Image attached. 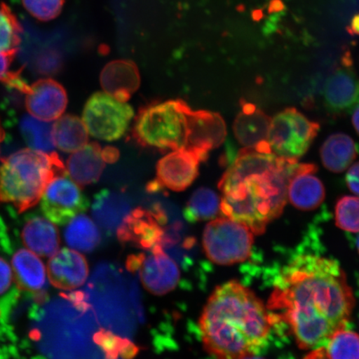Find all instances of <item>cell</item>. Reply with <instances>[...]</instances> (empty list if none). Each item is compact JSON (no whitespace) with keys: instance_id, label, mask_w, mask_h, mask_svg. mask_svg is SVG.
Returning a JSON list of instances; mask_svg holds the SVG:
<instances>
[{"instance_id":"cell-27","label":"cell","mask_w":359,"mask_h":359,"mask_svg":"<svg viewBox=\"0 0 359 359\" xmlns=\"http://www.w3.org/2000/svg\"><path fill=\"white\" fill-rule=\"evenodd\" d=\"M221 208V200L217 193L209 188L201 187L197 189L184 209V217L188 222L196 223L217 217Z\"/></svg>"},{"instance_id":"cell-42","label":"cell","mask_w":359,"mask_h":359,"mask_svg":"<svg viewBox=\"0 0 359 359\" xmlns=\"http://www.w3.org/2000/svg\"><path fill=\"white\" fill-rule=\"evenodd\" d=\"M4 138H6V132H4L3 126L1 124V121H0V146H1Z\"/></svg>"},{"instance_id":"cell-1","label":"cell","mask_w":359,"mask_h":359,"mask_svg":"<svg viewBox=\"0 0 359 359\" xmlns=\"http://www.w3.org/2000/svg\"><path fill=\"white\" fill-rule=\"evenodd\" d=\"M355 299L335 259L303 255L282 269L267 309L289 326L300 348L325 347L346 327Z\"/></svg>"},{"instance_id":"cell-19","label":"cell","mask_w":359,"mask_h":359,"mask_svg":"<svg viewBox=\"0 0 359 359\" xmlns=\"http://www.w3.org/2000/svg\"><path fill=\"white\" fill-rule=\"evenodd\" d=\"M241 110L233 125L238 142L245 147L267 142L272 119L253 103L241 100Z\"/></svg>"},{"instance_id":"cell-30","label":"cell","mask_w":359,"mask_h":359,"mask_svg":"<svg viewBox=\"0 0 359 359\" xmlns=\"http://www.w3.org/2000/svg\"><path fill=\"white\" fill-rule=\"evenodd\" d=\"M325 348L330 359H359V334L345 329L339 330Z\"/></svg>"},{"instance_id":"cell-20","label":"cell","mask_w":359,"mask_h":359,"mask_svg":"<svg viewBox=\"0 0 359 359\" xmlns=\"http://www.w3.org/2000/svg\"><path fill=\"white\" fill-rule=\"evenodd\" d=\"M13 280L22 291L33 295L42 294L47 282V269L39 255L21 249L12 259Z\"/></svg>"},{"instance_id":"cell-17","label":"cell","mask_w":359,"mask_h":359,"mask_svg":"<svg viewBox=\"0 0 359 359\" xmlns=\"http://www.w3.org/2000/svg\"><path fill=\"white\" fill-rule=\"evenodd\" d=\"M317 165L299 163L290 180L288 200L296 208L312 210L320 206L325 198V189L316 175Z\"/></svg>"},{"instance_id":"cell-8","label":"cell","mask_w":359,"mask_h":359,"mask_svg":"<svg viewBox=\"0 0 359 359\" xmlns=\"http://www.w3.org/2000/svg\"><path fill=\"white\" fill-rule=\"evenodd\" d=\"M134 116L132 107L107 93H96L85 105L83 122L93 137L104 141L123 136Z\"/></svg>"},{"instance_id":"cell-32","label":"cell","mask_w":359,"mask_h":359,"mask_svg":"<svg viewBox=\"0 0 359 359\" xmlns=\"http://www.w3.org/2000/svg\"><path fill=\"white\" fill-rule=\"evenodd\" d=\"M96 343L100 344L105 352L107 359H125L133 358L138 352V348L127 339L119 338L109 331L101 330L95 337Z\"/></svg>"},{"instance_id":"cell-28","label":"cell","mask_w":359,"mask_h":359,"mask_svg":"<svg viewBox=\"0 0 359 359\" xmlns=\"http://www.w3.org/2000/svg\"><path fill=\"white\" fill-rule=\"evenodd\" d=\"M22 27L8 4H0V53L20 50Z\"/></svg>"},{"instance_id":"cell-13","label":"cell","mask_w":359,"mask_h":359,"mask_svg":"<svg viewBox=\"0 0 359 359\" xmlns=\"http://www.w3.org/2000/svg\"><path fill=\"white\" fill-rule=\"evenodd\" d=\"M152 250L154 253L147 257L140 255V264L132 266L139 269L141 281L148 292L155 295H164L177 286L179 268L176 262L164 253L161 245Z\"/></svg>"},{"instance_id":"cell-45","label":"cell","mask_w":359,"mask_h":359,"mask_svg":"<svg viewBox=\"0 0 359 359\" xmlns=\"http://www.w3.org/2000/svg\"><path fill=\"white\" fill-rule=\"evenodd\" d=\"M357 247H358V252H359V238H358V240L357 241Z\"/></svg>"},{"instance_id":"cell-21","label":"cell","mask_w":359,"mask_h":359,"mask_svg":"<svg viewBox=\"0 0 359 359\" xmlns=\"http://www.w3.org/2000/svg\"><path fill=\"white\" fill-rule=\"evenodd\" d=\"M105 163L101 147L93 142L75 151L69 157L66 172L76 184L85 187L100 179Z\"/></svg>"},{"instance_id":"cell-14","label":"cell","mask_w":359,"mask_h":359,"mask_svg":"<svg viewBox=\"0 0 359 359\" xmlns=\"http://www.w3.org/2000/svg\"><path fill=\"white\" fill-rule=\"evenodd\" d=\"M165 214L159 205L152 210L137 208L125 218L119 228L121 240L137 242L149 248L160 245L163 236L161 224L165 222ZM152 249V250H154Z\"/></svg>"},{"instance_id":"cell-43","label":"cell","mask_w":359,"mask_h":359,"mask_svg":"<svg viewBox=\"0 0 359 359\" xmlns=\"http://www.w3.org/2000/svg\"><path fill=\"white\" fill-rule=\"evenodd\" d=\"M253 16L255 20H258L260 19V18H262V11H255Z\"/></svg>"},{"instance_id":"cell-22","label":"cell","mask_w":359,"mask_h":359,"mask_svg":"<svg viewBox=\"0 0 359 359\" xmlns=\"http://www.w3.org/2000/svg\"><path fill=\"white\" fill-rule=\"evenodd\" d=\"M21 236L27 249L39 257L51 258L60 250V233L55 223L47 218L29 219L22 228Z\"/></svg>"},{"instance_id":"cell-25","label":"cell","mask_w":359,"mask_h":359,"mask_svg":"<svg viewBox=\"0 0 359 359\" xmlns=\"http://www.w3.org/2000/svg\"><path fill=\"white\" fill-rule=\"evenodd\" d=\"M65 236L67 245L79 252H91L100 243V232L96 224L82 214L69 223Z\"/></svg>"},{"instance_id":"cell-5","label":"cell","mask_w":359,"mask_h":359,"mask_svg":"<svg viewBox=\"0 0 359 359\" xmlns=\"http://www.w3.org/2000/svg\"><path fill=\"white\" fill-rule=\"evenodd\" d=\"M191 107L182 100H170L147 106L139 111L133 137L142 147L160 151L186 148L188 114Z\"/></svg>"},{"instance_id":"cell-9","label":"cell","mask_w":359,"mask_h":359,"mask_svg":"<svg viewBox=\"0 0 359 359\" xmlns=\"http://www.w3.org/2000/svg\"><path fill=\"white\" fill-rule=\"evenodd\" d=\"M66 173L49 183L40 200L45 217L61 226L86 212L89 206L86 196Z\"/></svg>"},{"instance_id":"cell-10","label":"cell","mask_w":359,"mask_h":359,"mask_svg":"<svg viewBox=\"0 0 359 359\" xmlns=\"http://www.w3.org/2000/svg\"><path fill=\"white\" fill-rule=\"evenodd\" d=\"M226 137V125L217 112L200 110L188 114V134L186 149L208 159L210 151L222 144Z\"/></svg>"},{"instance_id":"cell-34","label":"cell","mask_w":359,"mask_h":359,"mask_svg":"<svg viewBox=\"0 0 359 359\" xmlns=\"http://www.w3.org/2000/svg\"><path fill=\"white\" fill-rule=\"evenodd\" d=\"M18 51L0 53V81L8 84L18 73L11 71L12 62L15 60Z\"/></svg>"},{"instance_id":"cell-18","label":"cell","mask_w":359,"mask_h":359,"mask_svg":"<svg viewBox=\"0 0 359 359\" xmlns=\"http://www.w3.org/2000/svg\"><path fill=\"white\" fill-rule=\"evenodd\" d=\"M140 74L133 61L116 60L102 69L100 83L104 91L115 100L126 102L140 86Z\"/></svg>"},{"instance_id":"cell-2","label":"cell","mask_w":359,"mask_h":359,"mask_svg":"<svg viewBox=\"0 0 359 359\" xmlns=\"http://www.w3.org/2000/svg\"><path fill=\"white\" fill-rule=\"evenodd\" d=\"M298 165L297 160L273 154L268 142L244 147L219 180V212L254 235L263 234L284 212L290 180Z\"/></svg>"},{"instance_id":"cell-23","label":"cell","mask_w":359,"mask_h":359,"mask_svg":"<svg viewBox=\"0 0 359 359\" xmlns=\"http://www.w3.org/2000/svg\"><path fill=\"white\" fill-rule=\"evenodd\" d=\"M356 156L355 143L344 133L331 135L320 149L323 165L334 173H341L347 170L355 160Z\"/></svg>"},{"instance_id":"cell-44","label":"cell","mask_w":359,"mask_h":359,"mask_svg":"<svg viewBox=\"0 0 359 359\" xmlns=\"http://www.w3.org/2000/svg\"><path fill=\"white\" fill-rule=\"evenodd\" d=\"M245 359H264L262 358L259 357L258 355L251 356L249 358H246Z\"/></svg>"},{"instance_id":"cell-4","label":"cell","mask_w":359,"mask_h":359,"mask_svg":"<svg viewBox=\"0 0 359 359\" xmlns=\"http://www.w3.org/2000/svg\"><path fill=\"white\" fill-rule=\"evenodd\" d=\"M66 172L56 152L33 148L18 151L0 164V203L25 212L39 203L53 179Z\"/></svg>"},{"instance_id":"cell-16","label":"cell","mask_w":359,"mask_h":359,"mask_svg":"<svg viewBox=\"0 0 359 359\" xmlns=\"http://www.w3.org/2000/svg\"><path fill=\"white\" fill-rule=\"evenodd\" d=\"M323 96L334 114H349L359 107V79L347 64L327 79Z\"/></svg>"},{"instance_id":"cell-7","label":"cell","mask_w":359,"mask_h":359,"mask_svg":"<svg viewBox=\"0 0 359 359\" xmlns=\"http://www.w3.org/2000/svg\"><path fill=\"white\" fill-rule=\"evenodd\" d=\"M320 128V124L289 107L273 116L267 142L273 154L298 161L306 154Z\"/></svg>"},{"instance_id":"cell-29","label":"cell","mask_w":359,"mask_h":359,"mask_svg":"<svg viewBox=\"0 0 359 359\" xmlns=\"http://www.w3.org/2000/svg\"><path fill=\"white\" fill-rule=\"evenodd\" d=\"M22 134L33 149L53 152L55 142L53 139V124L35 118L22 121Z\"/></svg>"},{"instance_id":"cell-12","label":"cell","mask_w":359,"mask_h":359,"mask_svg":"<svg viewBox=\"0 0 359 359\" xmlns=\"http://www.w3.org/2000/svg\"><path fill=\"white\" fill-rule=\"evenodd\" d=\"M25 107L32 118L52 123L64 114L67 96L64 87L51 79H39L25 93Z\"/></svg>"},{"instance_id":"cell-6","label":"cell","mask_w":359,"mask_h":359,"mask_svg":"<svg viewBox=\"0 0 359 359\" xmlns=\"http://www.w3.org/2000/svg\"><path fill=\"white\" fill-rule=\"evenodd\" d=\"M254 233L245 224L228 218H218L206 226L203 248L206 257L219 266L245 262L252 253Z\"/></svg>"},{"instance_id":"cell-40","label":"cell","mask_w":359,"mask_h":359,"mask_svg":"<svg viewBox=\"0 0 359 359\" xmlns=\"http://www.w3.org/2000/svg\"><path fill=\"white\" fill-rule=\"evenodd\" d=\"M348 30L352 34L359 35V15L354 16Z\"/></svg>"},{"instance_id":"cell-33","label":"cell","mask_w":359,"mask_h":359,"mask_svg":"<svg viewBox=\"0 0 359 359\" xmlns=\"http://www.w3.org/2000/svg\"><path fill=\"white\" fill-rule=\"evenodd\" d=\"M22 6L34 19L42 22L55 20L60 15L65 0H21Z\"/></svg>"},{"instance_id":"cell-37","label":"cell","mask_w":359,"mask_h":359,"mask_svg":"<svg viewBox=\"0 0 359 359\" xmlns=\"http://www.w3.org/2000/svg\"><path fill=\"white\" fill-rule=\"evenodd\" d=\"M103 158L106 163H114L119 158V151L114 147H107L102 150Z\"/></svg>"},{"instance_id":"cell-11","label":"cell","mask_w":359,"mask_h":359,"mask_svg":"<svg viewBox=\"0 0 359 359\" xmlns=\"http://www.w3.org/2000/svg\"><path fill=\"white\" fill-rule=\"evenodd\" d=\"M200 157L195 152L182 148L165 156L156 165L157 189L164 187L182 191L189 187L199 175Z\"/></svg>"},{"instance_id":"cell-15","label":"cell","mask_w":359,"mask_h":359,"mask_svg":"<svg viewBox=\"0 0 359 359\" xmlns=\"http://www.w3.org/2000/svg\"><path fill=\"white\" fill-rule=\"evenodd\" d=\"M47 275L49 281L57 289H77L88 279V264L79 251L71 248L62 249L49 259Z\"/></svg>"},{"instance_id":"cell-39","label":"cell","mask_w":359,"mask_h":359,"mask_svg":"<svg viewBox=\"0 0 359 359\" xmlns=\"http://www.w3.org/2000/svg\"><path fill=\"white\" fill-rule=\"evenodd\" d=\"M285 6L282 3L281 0H272L269 4V13H277L284 10Z\"/></svg>"},{"instance_id":"cell-38","label":"cell","mask_w":359,"mask_h":359,"mask_svg":"<svg viewBox=\"0 0 359 359\" xmlns=\"http://www.w3.org/2000/svg\"><path fill=\"white\" fill-rule=\"evenodd\" d=\"M304 359H330L327 355L325 347L313 349L312 351L307 354Z\"/></svg>"},{"instance_id":"cell-35","label":"cell","mask_w":359,"mask_h":359,"mask_svg":"<svg viewBox=\"0 0 359 359\" xmlns=\"http://www.w3.org/2000/svg\"><path fill=\"white\" fill-rule=\"evenodd\" d=\"M13 280L12 269L6 260L0 258V294L10 289Z\"/></svg>"},{"instance_id":"cell-3","label":"cell","mask_w":359,"mask_h":359,"mask_svg":"<svg viewBox=\"0 0 359 359\" xmlns=\"http://www.w3.org/2000/svg\"><path fill=\"white\" fill-rule=\"evenodd\" d=\"M272 316L254 292L236 280L217 287L199 327L204 348L215 359H245L266 347Z\"/></svg>"},{"instance_id":"cell-26","label":"cell","mask_w":359,"mask_h":359,"mask_svg":"<svg viewBox=\"0 0 359 359\" xmlns=\"http://www.w3.org/2000/svg\"><path fill=\"white\" fill-rule=\"evenodd\" d=\"M128 209V201L119 192L103 189L94 196V215L104 226H115Z\"/></svg>"},{"instance_id":"cell-24","label":"cell","mask_w":359,"mask_h":359,"mask_svg":"<svg viewBox=\"0 0 359 359\" xmlns=\"http://www.w3.org/2000/svg\"><path fill=\"white\" fill-rule=\"evenodd\" d=\"M53 139L55 146L62 151L75 152L87 145L88 130L78 116H61L53 124Z\"/></svg>"},{"instance_id":"cell-41","label":"cell","mask_w":359,"mask_h":359,"mask_svg":"<svg viewBox=\"0 0 359 359\" xmlns=\"http://www.w3.org/2000/svg\"><path fill=\"white\" fill-rule=\"evenodd\" d=\"M353 125L354 128H355L356 132L359 135V107H358L357 109L354 110V114L353 116Z\"/></svg>"},{"instance_id":"cell-31","label":"cell","mask_w":359,"mask_h":359,"mask_svg":"<svg viewBox=\"0 0 359 359\" xmlns=\"http://www.w3.org/2000/svg\"><path fill=\"white\" fill-rule=\"evenodd\" d=\"M335 222L345 231L359 233V197L345 196L337 201Z\"/></svg>"},{"instance_id":"cell-36","label":"cell","mask_w":359,"mask_h":359,"mask_svg":"<svg viewBox=\"0 0 359 359\" xmlns=\"http://www.w3.org/2000/svg\"><path fill=\"white\" fill-rule=\"evenodd\" d=\"M346 183L349 190L359 196V161L348 170Z\"/></svg>"}]
</instances>
